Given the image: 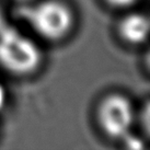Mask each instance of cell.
<instances>
[{"label":"cell","mask_w":150,"mask_h":150,"mask_svg":"<svg viewBox=\"0 0 150 150\" xmlns=\"http://www.w3.org/2000/svg\"><path fill=\"white\" fill-rule=\"evenodd\" d=\"M42 53L38 46L13 26L0 29V64L13 74L25 75L41 64Z\"/></svg>","instance_id":"6da1fadb"},{"label":"cell","mask_w":150,"mask_h":150,"mask_svg":"<svg viewBox=\"0 0 150 150\" xmlns=\"http://www.w3.org/2000/svg\"><path fill=\"white\" fill-rule=\"evenodd\" d=\"M21 16L36 33L52 41L67 35L74 23L70 9L58 0H45L25 7Z\"/></svg>","instance_id":"7a4b0ae2"},{"label":"cell","mask_w":150,"mask_h":150,"mask_svg":"<svg viewBox=\"0 0 150 150\" xmlns=\"http://www.w3.org/2000/svg\"><path fill=\"white\" fill-rule=\"evenodd\" d=\"M134 108L126 96L112 94L102 101L99 108V121L102 128L113 138H124L134 124Z\"/></svg>","instance_id":"3957f363"},{"label":"cell","mask_w":150,"mask_h":150,"mask_svg":"<svg viewBox=\"0 0 150 150\" xmlns=\"http://www.w3.org/2000/svg\"><path fill=\"white\" fill-rule=\"evenodd\" d=\"M149 32V21L139 13H132L120 23V33L123 38L132 44H140L147 40Z\"/></svg>","instance_id":"277c9868"},{"label":"cell","mask_w":150,"mask_h":150,"mask_svg":"<svg viewBox=\"0 0 150 150\" xmlns=\"http://www.w3.org/2000/svg\"><path fill=\"white\" fill-rule=\"evenodd\" d=\"M108 4H112L114 7H127L134 4L136 0H106Z\"/></svg>","instance_id":"5b68a950"},{"label":"cell","mask_w":150,"mask_h":150,"mask_svg":"<svg viewBox=\"0 0 150 150\" xmlns=\"http://www.w3.org/2000/svg\"><path fill=\"white\" fill-rule=\"evenodd\" d=\"M7 102V91L4 84L0 82V110H2Z\"/></svg>","instance_id":"8992f818"},{"label":"cell","mask_w":150,"mask_h":150,"mask_svg":"<svg viewBox=\"0 0 150 150\" xmlns=\"http://www.w3.org/2000/svg\"><path fill=\"white\" fill-rule=\"evenodd\" d=\"M6 24H7V23H6V21H4V13H2V10H1V8H0V29L4 28Z\"/></svg>","instance_id":"52a82bcc"},{"label":"cell","mask_w":150,"mask_h":150,"mask_svg":"<svg viewBox=\"0 0 150 150\" xmlns=\"http://www.w3.org/2000/svg\"><path fill=\"white\" fill-rule=\"evenodd\" d=\"M22 1H29V0H22Z\"/></svg>","instance_id":"ba28073f"}]
</instances>
